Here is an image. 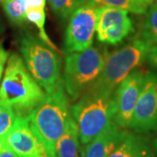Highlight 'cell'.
<instances>
[{"label":"cell","mask_w":157,"mask_h":157,"mask_svg":"<svg viewBox=\"0 0 157 157\" xmlns=\"http://www.w3.org/2000/svg\"><path fill=\"white\" fill-rule=\"evenodd\" d=\"M46 94L30 73L17 54L7 59L0 85V104L11 107L17 117H26L39 105Z\"/></svg>","instance_id":"6da1fadb"},{"label":"cell","mask_w":157,"mask_h":157,"mask_svg":"<svg viewBox=\"0 0 157 157\" xmlns=\"http://www.w3.org/2000/svg\"><path fill=\"white\" fill-rule=\"evenodd\" d=\"M113 94L114 92L107 90L88 89L70 107L82 145L89 143L113 121Z\"/></svg>","instance_id":"7a4b0ae2"},{"label":"cell","mask_w":157,"mask_h":157,"mask_svg":"<svg viewBox=\"0 0 157 157\" xmlns=\"http://www.w3.org/2000/svg\"><path fill=\"white\" fill-rule=\"evenodd\" d=\"M67 94L61 82L29 113L28 118L53 157L55 145L72 119Z\"/></svg>","instance_id":"3957f363"},{"label":"cell","mask_w":157,"mask_h":157,"mask_svg":"<svg viewBox=\"0 0 157 157\" xmlns=\"http://www.w3.org/2000/svg\"><path fill=\"white\" fill-rule=\"evenodd\" d=\"M152 44L144 39H136L107 55L100 76L89 89L114 92L129 73L147 59Z\"/></svg>","instance_id":"277c9868"},{"label":"cell","mask_w":157,"mask_h":157,"mask_svg":"<svg viewBox=\"0 0 157 157\" xmlns=\"http://www.w3.org/2000/svg\"><path fill=\"white\" fill-rule=\"evenodd\" d=\"M107 55L101 49L90 46L66 56L64 86L73 101L83 95L95 82L103 69Z\"/></svg>","instance_id":"5b68a950"},{"label":"cell","mask_w":157,"mask_h":157,"mask_svg":"<svg viewBox=\"0 0 157 157\" xmlns=\"http://www.w3.org/2000/svg\"><path fill=\"white\" fill-rule=\"evenodd\" d=\"M20 52L28 71L46 94L61 83L60 58L41 39L31 34L24 35L20 41Z\"/></svg>","instance_id":"8992f818"},{"label":"cell","mask_w":157,"mask_h":157,"mask_svg":"<svg viewBox=\"0 0 157 157\" xmlns=\"http://www.w3.org/2000/svg\"><path fill=\"white\" fill-rule=\"evenodd\" d=\"M99 7L86 4L73 12L69 18L65 34V52H82L92 45L96 32Z\"/></svg>","instance_id":"52a82bcc"},{"label":"cell","mask_w":157,"mask_h":157,"mask_svg":"<svg viewBox=\"0 0 157 157\" xmlns=\"http://www.w3.org/2000/svg\"><path fill=\"white\" fill-rule=\"evenodd\" d=\"M5 145L20 157H53L28 116L17 117L4 137Z\"/></svg>","instance_id":"ba28073f"},{"label":"cell","mask_w":157,"mask_h":157,"mask_svg":"<svg viewBox=\"0 0 157 157\" xmlns=\"http://www.w3.org/2000/svg\"><path fill=\"white\" fill-rule=\"evenodd\" d=\"M128 128L139 135L157 131V73L145 74Z\"/></svg>","instance_id":"9c48e42d"},{"label":"cell","mask_w":157,"mask_h":157,"mask_svg":"<svg viewBox=\"0 0 157 157\" xmlns=\"http://www.w3.org/2000/svg\"><path fill=\"white\" fill-rule=\"evenodd\" d=\"M145 74L142 71L134 70L118 85L114 91L115 113L113 121L121 128H128L143 86Z\"/></svg>","instance_id":"30bf717a"},{"label":"cell","mask_w":157,"mask_h":157,"mask_svg":"<svg viewBox=\"0 0 157 157\" xmlns=\"http://www.w3.org/2000/svg\"><path fill=\"white\" fill-rule=\"evenodd\" d=\"M134 31L128 11L110 6H100L98 11L96 33L98 40L116 45Z\"/></svg>","instance_id":"8fae6325"},{"label":"cell","mask_w":157,"mask_h":157,"mask_svg":"<svg viewBox=\"0 0 157 157\" xmlns=\"http://www.w3.org/2000/svg\"><path fill=\"white\" fill-rule=\"evenodd\" d=\"M127 133L113 121L101 135L84 145L79 157H108Z\"/></svg>","instance_id":"7c38bea8"},{"label":"cell","mask_w":157,"mask_h":157,"mask_svg":"<svg viewBox=\"0 0 157 157\" xmlns=\"http://www.w3.org/2000/svg\"><path fill=\"white\" fill-rule=\"evenodd\" d=\"M108 157H155V155L145 137L128 132Z\"/></svg>","instance_id":"4fadbf2b"},{"label":"cell","mask_w":157,"mask_h":157,"mask_svg":"<svg viewBox=\"0 0 157 157\" xmlns=\"http://www.w3.org/2000/svg\"><path fill=\"white\" fill-rule=\"evenodd\" d=\"M79 138L78 126L72 117L67 128L55 145L56 157H79Z\"/></svg>","instance_id":"5bb4252c"},{"label":"cell","mask_w":157,"mask_h":157,"mask_svg":"<svg viewBox=\"0 0 157 157\" xmlns=\"http://www.w3.org/2000/svg\"><path fill=\"white\" fill-rule=\"evenodd\" d=\"M89 5L110 6L135 13L144 14L154 4L153 0H89Z\"/></svg>","instance_id":"9a60e30c"},{"label":"cell","mask_w":157,"mask_h":157,"mask_svg":"<svg viewBox=\"0 0 157 157\" xmlns=\"http://www.w3.org/2000/svg\"><path fill=\"white\" fill-rule=\"evenodd\" d=\"M49 3L57 17L67 20L78 8L88 4L89 0H49Z\"/></svg>","instance_id":"2e32d148"},{"label":"cell","mask_w":157,"mask_h":157,"mask_svg":"<svg viewBox=\"0 0 157 157\" xmlns=\"http://www.w3.org/2000/svg\"><path fill=\"white\" fill-rule=\"evenodd\" d=\"M3 7L11 22L20 25L27 20V6L25 0H3Z\"/></svg>","instance_id":"e0dca14e"},{"label":"cell","mask_w":157,"mask_h":157,"mask_svg":"<svg viewBox=\"0 0 157 157\" xmlns=\"http://www.w3.org/2000/svg\"><path fill=\"white\" fill-rule=\"evenodd\" d=\"M141 36L153 45H157V1L147 11Z\"/></svg>","instance_id":"ac0fdd59"},{"label":"cell","mask_w":157,"mask_h":157,"mask_svg":"<svg viewBox=\"0 0 157 157\" xmlns=\"http://www.w3.org/2000/svg\"><path fill=\"white\" fill-rule=\"evenodd\" d=\"M26 18L30 22L35 25V26L39 30V35L40 39L45 43L47 46L55 52H59L57 46L51 41L49 36L47 35L45 30V10H36V11H27Z\"/></svg>","instance_id":"d6986e66"},{"label":"cell","mask_w":157,"mask_h":157,"mask_svg":"<svg viewBox=\"0 0 157 157\" xmlns=\"http://www.w3.org/2000/svg\"><path fill=\"white\" fill-rule=\"evenodd\" d=\"M16 119L17 115L11 107L0 104V137H5Z\"/></svg>","instance_id":"ffe728a7"},{"label":"cell","mask_w":157,"mask_h":157,"mask_svg":"<svg viewBox=\"0 0 157 157\" xmlns=\"http://www.w3.org/2000/svg\"><path fill=\"white\" fill-rule=\"evenodd\" d=\"M27 11L45 10V0H25Z\"/></svg>","instance_id":"44dd1931"},{"label":"cell","mask_w":157,"mask_h":157,"mask_svg":"<svg viewBox=\"0 0 157 157\" xmlns=\"http://www.w3.org/2000/svg\"><path fill=\"white\" fill-rule=\"evenodd\" d=\"M8 57H9V52L4 48L2 43L0 42V80L3 75V72L5 70V65L8 59Z\"/></svg>","instance_id":"7402d4cb"},{"label":"cell","mask_w":157,"mask_h":157,"mask_svg":"<svg viewBox=\"0 0 157 157\" xmlns=\"http://www.w3.org/2000/svg\"><path fill=\"white\" fill-rule=\"evenodd\" d=\"M147 59L153 67L157 68V45H152L151 49L147 57Z\"/></svg>","instance_id":"603a6c76"},{"label":"cell","mask_w":157,"mask_h":157,"mask_svg":"<svg viewBox=\"0 0 157 157\" xmlns=\"http://www.w3.org/2000/svg\"><path fill=\"white\" fill-rule=\"evenodd\" d=\"M0 157H20L18 155H17L14 151H12L11 148H9L8 147H3V149L0 151Z\"/></svg>","instance_id":"cb8c5ba5"},{"label":"cell","mask_w":157,"mask_h":157,"mask_svg":"<svg viewBox=\"0 0 157 157\" xmlns=\"http://www.w3.org/2000/svg\"><path fill=\"white\" fill-rule=\"evenodd\" d=\"M153 147H154V150L155 152V154H156L157 155V135L156 137L155 138V140L153 141Z\"/></svg>","instance_id":"d4e9b609"},{"label":"cell","mask_w":157,"mask_h":157,"mask_svg":"<svg viewBox=\"0 0 157 157\" xmlns=\"http://www.w3.org/2000/svg\"><path fill=\"white\" fill-rule=\"evenodd\" d=\"M5 147V141H4V138L0 137V151L3 149V147Z\"/></svg>","instance_id":"484cf974"},{"label":"cell","mask_w":157,"mask_h":157,"mask_svg":"<svg viewBox=\"0 0 157 157\" xmlns=\"http://www.w3.org/2000/svg\"><path fill=\"white\" fill-rule=\"evenodd\" d=\"M4 31H5V25H4V24H3V22L0 19V34L3 33Z\"/></svg>","instance_id":"4316f807"},{"label":"cell","mask_w":157,"mask_h":157,"mask_svg":"<svg viewBox=\"0 0 157 157\" xmlns=\"http://www.w3.org/2000/svg\"><path fill=\"white\" fill-rule=\"evenodd\" d=\"M157 0H153V2H154V3H155V2H156Z\"/></svg>","instance_id":"83f0119b"},{"label":"cell","mask_w":157,"mask_h":157,"mask_svg":"<svg viewBox=\"0 0 157 157\" xmlns=\"http://www.w3.org/2000/svg\"><path fill=\"white\" fill-rule=\"evenodd\" d=\"M0 1H3V0H0Z\"/></svg>","instance_id":"f1b7e54d"}]
</instances>
